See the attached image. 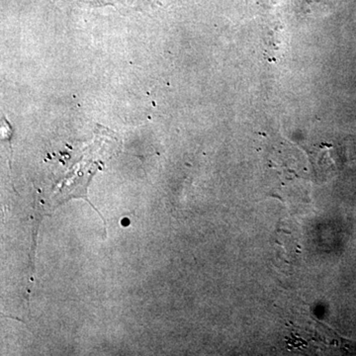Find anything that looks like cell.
<instances>
[{
    "label": "cell",
    "mask_w": 356,
    "mask_h": 356,
    "mask_svg": "<svg viewBox=\"0 0 356 356\" xmlns=\"http://www.w3.org/2000/svg\"><path fill=\"white\" fill-rule=\"evenodd\" d=\"M130 222V220H129L128 218H124V219L122 220L121 224L123 227H128Z\"/></svg>",
    "instance_id": "1"
}]
</instances>
